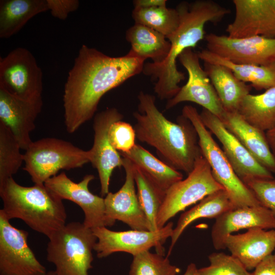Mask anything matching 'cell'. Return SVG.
I'll list each match as a JSON object with an SVG mask.
<instances>
[{
  "mask_svg": "<svg viewBox=\"0 0 275 275\" xmlns=\"http://www.w3.org/2000/svg\"><path fill=\"white\" fill-rule=\"evenodd\" d=\"M145 61L128 53L110 57L82 45L64 86L63 100L67 131L73 133L89 121L102 97L143 72Z\"/></svg>",
  "mask_w": 275,
  "mask_h": 275,
  "instance_id": "obj_1",
  "label": "cell"
},
{
  "mask_svg": "<svg viewBox=\"0 0 275 275\" xmlns=\"http://www.w3.org/2000/svg\"><path fill=\"white\" fill-rule=\"evenodd\" d=\"M138 98L139 111L133 113L136 138L154 148L163 162L188 175L202 154L193 126L183 116L177 123L168 120L151 94L141 91Z\"/></svg>",
  "mask_w": 275,
  "mask_h": 275,
  "instance_id": "obj_2",
  "label": "cell"
},
{
  "mask_svg": "<svg viewBox=\"0 0 275 275\" xmlns=\"http://www.w3.org/2000/svg\"><path fill=\"white\" fill-rule=\"evenodd\" d=\"M180 22L176 31L168 38L171 48L168 57L160 63L144 65L143 72L155 81L154 92L161 100H169L179 91L180 82L185 79L184 73L179 71L177 59L186 49L195 47L205 38V25L218 23L230 13V10L214 1L197 0L182 2L176 8Z\"/></svg>",
  "mask_w": 275,
  "mask_h": 275,
  "instance_id": "obj_3",
  "label": "cell"
},
{
  "mask_svg": "<svg viewBox=\"0 0 275 275\" xmlns=\"http://www.w3.org/2000/svg\"><path fill=\"white\" fill-rule=\"evenodd\" d=\"M0 196L3 203L1 210L9 220L21 219L48 238L66 224L63 200L44 184L24 186L10 177L0 184Z\"/></svg>",
  "mask_w": 275,
  "mask_h": 275,
  "instance_id": "obj_4",
  "label": "cell"
},
{
  "mask_svg": "<svg viewBox=\"0 0 275 275\" xmlns=\"http://www.w3.org/2000/svg\"><path fill=\"white\" fill-rule=\"evenodd\" d=\"M48 239L46 259L54 265L56 275H88L97 240L92 229L83 223L70 222Z\"/></svg>",
  "mask_w": 275,
  "mask_h": 275,
  "instance_id": "obj_5",
  "label": "cell"
},
{
  "mask_svg": "<svg viewBox=\"0 0 275 275\" xmlns=\"http://www.w3.org/2000/svg\"><path fill=\"white\" fill-rule=\"evenodd\" d=\"M184 118L193 126L203 156L208 162L215 179L224 187L235 208L261 205L252 191L235 173L223 150L204 124L200 113L192 105H185Z\"/></svg>",
  "mask_w": 275,
  "mask_h": 275,
  "instance_id": "obj_6",
  "label": "cell"
},
{
  "mask_svg": "<svg viewBox=\"0 0 275 275\" xmlns=\"http://www.w3.org/2000/svg\"><path fill=\"white\" fill-rule=\"evenodd\" d=\"M90 152L55 138L33 141L23 154V170L34 184H44L61 170L82 167L90 162Z\"/></svg>",
  "mask_w": 275,
  "mask_h": 275,
  "instance_id": "obj_7",
  "label": "cell"
},
{
  "mask_svg": "<svg viewBox=\"0 0 275 275\" xmlns=\"http://www.w3.org/2000/svg\"><path fill=\"white\" fill-rule=\"evenodd\" d=\"M224 189L215 179L211 168L201 154L187 177L173 184L166 191L157 217L158 229L169 219L187 207L200 201L208 195Z\"/></svg>",
  "mask_w": 275,
  "mask_h": 275,
  "instance_id": "obj_8",
  "label": "cell"
},
{
  "mask_svg": "<svg viewBox=\"0 0 275 275\" xmlns=\"http://www.w3.org/2000/svg\"><path fill=\"white\" fill-rule=\"evenodd\" d=\"M43 73L28 49L17 47L0 58V89L26 101L42 99Z\"/></svg>",
  "mask_w": 275,
  "mask_h": 275,
  "instance_id": "obj_9",
  "label": "cell"
},
{
  "mask_svg": "<svg viewBox=\"0 0 275 275\" xmlns=\"http://www.w3.org/2000/svg\"><path fill=\"white\" fill-rule=\"evenodd\" d=\"M173 223L170 222L155 231L131 230L115 231L105 227L92 229L97 238L94 251L99 258L116 252H125L133 256L155 247L157 253L164 256L162 244L171 237Z\"/></svg>",
  "mask_w": 275,
  "mask_h": 275,
  "instance_id": "obj_10",
  "label": "cell"
},
{
  "mask_svg": "<svg viewBox=\"0 0 275 275\" xmlns=\"http://www.w3.org/2000/svg\"><path fill=\"white\" fill-rule=\"evenodd\" d=\"M27 231L16 228L0 210V275H46L45 267L28 243Z\"/></svg>",
  "mask_w": 275,
  "mask_h": 275,
  "instance_id": "obj_11",
  "label": "cell"
},
{
  "mask_svg": "<svg viewBox=\"0 0 275 275\" xmlns=\"http://www.w3.org/2000/svg\"><path fill=\"white\" fill-rule=\"evenodd\" d=\"M178 59L187 72V81L175 96L168 100L166 108L170 109L182 102H192L221 120L225 111L206 72L200 64L198 53L188 48Z\"/></svg>",
  "mask_w": 275,
  "mask_h": 275,
  "instance_id": "obj_12",
  "label": "cell"
},
{
  "mask_svg": "<svg viewBox=\"0 0 275 275\" xmlns=\"http://www.w3.org/2000/svg\"><path fill=\"white\" fill-rule=\"evenodd\" d=\"M95 177L85 176L79 182L71 180L64 172L45 181V186L60 199L71 201L78 205L84 213V225L93 229L97 227H111L115 222L105 214L104 199L92 194L89 185Z\"/></svg>",
  "mask_w": 275,
  "mask_h": 275,
  "instance_id": "obj_13",
  "label": "cell"
},
{
  "mask_svg": "<svg viewBox=\"0 0 275 275\" xmlns=\"http://www.w3.org/2000/svg\"><path fill=\"white\" fill-rule=\"evenodd\" d=\"M205 39L207 50L234 63L266 65L275 62V38H232L210 33Z\"/></svg>",
  "mask_w": 275,
  "mask_h": 275,
  "instance_id": "obj_14",
  "label": "cell"
},
{
  "mask_svg": "<svg viewBox=\"0 0 275 275\" xmlns=\"http://www.w3.org/2000/svg\"><path fill=\"white\" fill-rule=\"evenodd\" d=\"M123 118V115L115 107L107 108L97 113L94 117V143L89 150L90 162L97 170L102 197L109 192V181L114 169L123 166V158L112 146L108 135L111 125Z\"/></svg>",
  "mask_w": 275,
  "mask_h": 275,
  "instance_id": "obj_15",
  "label": "cell"
},
{
  "mask_svg": "<svg viewBox=\"0 0 275 275\" xmlns=\"http://www.w3.org/2000/svg\"><path fill=\"white\" fill-rule=\"evenodd\" d=\"M200 115L206 127L222 144L224 153L242 182L250 179L274 178L272 173L252 156L217 116L204 108Z\"/></svg>",
  "mask_w": 275,
  "mask_h": 275,
  "instance_id": "obj_16",
  "label": "cell"
},
{
  "mask_svg": "<svg viewBox=\"0 0 275 275\" xmlns=\"http://www.w3.org/2000/svg\"><path fill=\"white\" fill-rule=\"evenodd\" d=\"M232 3L235 16L226 30L228 37L275 38V0H233Z\"/></svg>",
  "mask_w": 275,
  "mask_h": 275,
  "instance_id": "obj_17",
  "label": "cell"
},
{
  "mask_svg": "<svg viewBox=\"0 0 275 275\" xmlns=\"http://www.w3.org/2000/svg\"><path fill=\"white\" fill-rule=\"evenodd\" d=\"M122 158L125 180L118 191L109 192L105 196V214L112 221L115 223L116 220L121 221L132 230L150 231L136 193L133 163L129 159Z\"/></svg>",
  "mask_w": 275,
  "mask_h": 275,
  "instance_id": "obj_18",
  "label": "cell"
},
{
  "mask_svg": "<svg viewBox=\"0 0 275 275\" xmlns=\"http://www.w3.org/2000/svg\"><path fill=\"white\" fill-rule=\"evenodd\" d=\"M275 229V217L261 205L237 208L215 219L211 231L212 242L216 250L226 249V238L233 233L252 228Z\"/></svg>",
  "mask_w": 275,
  "mask_h": 275,
  "instance_id": "obj_19",
  "label": "cell"
},
{
  "mask_svg": "<svg viewBox=\"0 0 275 275\" xmlns=\"http://www.w3.org/2000/svg\"><path fill=\"white\" fill-rule=\"evenodd\" d=\"M42 106V99L24 100L0 89V122L11 130L21 149L25 151L33 142L30 133Z\"/></svg>",
  "mask_w": 275,
  "mask_h": 275,
  "instance_id": "obj_20",
  "label": "cell"
},
{
  "mask_svg": "<svg viewBox=\"0 0 275 275\" xmlns=\"http://www.w3.org/2000/svg\"><path fill=\"white\" fill-rule=\"evenodd\" d=\"M225 245L248 270L254 269L274 250L275 229L255 227L243 233L232 234L226 238Z\"/></svg>",
  "mask_w": 275,
  "mask_h": 275,
  "instance_id": "obj_21",
  "label": "cell"
},
{
  "mask_svg": "<svg viewBox=\"0 0 275 275\" xmlns=\"http://www.w3.org/2000/svg\"><path fill=\"white\" fill-rule=\"evenodd\" d=\"M221 120L262 166L275 173V157L264 131L249 124L237 112L225 111Z\"/></svg>",
  "mask_w": 275,
  "mask_h": 275,
  "instance_id": "obj_22",
  "label": "cell"
},
{
  "mask_svg": "<svg viewBox=\"0 0 275 275\" xmlns=\"http://www.w3.org/2000/svg\"><path fill=\"white\" fill-rule=\"evenodd\" d=\"M204 70L226 112H237L244 97L250 94L252 86L238 79L226 67L204 63Z\"/></svg>",
  "mask_w": 275,
  "mask_h": 275,
  "instance_id": "obj_23",
  "label": "cell"
},
{
  "mask_svg": "<svg viewBox=\"0 0 275 275\" xmlns=\"http://www.w3.org/2000/svg\"><path fill=\"white\" fill-rule=\"evenodd\" d=\"M126 39L130 43L128 53L152 63H162L168 57L171 43L162 34L146 26L135 23L127 30Z\"/></svg>",
  "mask_w": 275,
  "mask_h": 275,
  "instance_id": "obj_24",
  "label": "cell"
},
{
  "mask_svg": "<svg viewBox=\"0 0 275 275\" xmlns=\"http://www.w3.org/2000/svg\"><path fill=\"white\" fill-rule=\"evenodd\" d=\"M235 209L227 191L221 189L201 200L195 206L181 214L171 237V243L168 257L185 229L193 222L201 218H216L225 212Z\"/></svg>",
  "mask_w": 275,
  "mask_h": 275,
  "instance_id": "obj_25",
  "label": "cell"
},
{
  "mask_svg": "<svg viewBox=\"0 0 275 275\" xmlns=\"http://www.w3.org/2000/svg\"><path fill=\"white\" fill-rule=\"evenodd\" d=\"M48 10L46 0H1L0 38L11 37L33 17Z\"/></svg>",
  "mask_w": 275,
  "mask_h": 275,
  "instance_id": "obj_26",
  "label": "cell"
},
{
  "mask_svg": "<svg viewBox=\"0 0 275 275\" xmlns=\"http://www.w3.org/2000/svg\"><path fill=\"white\" fill-rule=\"evenodd\" d=\"M122 157L129 159L161 191L166 193L174 183L183 179L182 174L162 161L139 144L127 152H119Z\"/></svg>",
  "mask_w": 275,
  "mask_h": 275,
  "instance_id": "obj_27",
  "label": "cell"
},
{
  "mask_svg": "<svg viewBox=\"0 0 275 275\" xmlns=\"http://www.w3.org/2000/svg\"><path fill=\"white\" fill-rule=\"evenodd\" d=\"M204 63L221 65L229 68L240 80L249 82L258 90L275 87V62L266 65L237 64L221 57L207 49L198 52Z\"/></svg>",
  "mask_w": 275,
  "mask_h": 275,
  "instance_id": "obj_28",
  "label": "cell"
},
{
  "mask_svg": "<svg viewBox=\"0 0 275 275\" xmlns=\"http://www.w3.org/2000/svg\"><path fill=\"white\" fill-rule=\"evenodd\" d=\"M237 112L253 126L265 132L275 127V87L261 94L245 96Z\"/></svg>",
  "mask_w": 275,
  "mask_h": 275,
  "instance_id": "obj_29",
  "label": "cell"
},
{
  "mask_svg": "<svg viewBox=\"0 0 275 275\" xmlns=\"http://www.w3.org/2000/svg\"><path fill=\"white\" fill-rule=\"evenodd\" d=\"M132 16L135 23L157 31L167 39L176 31L180 22L177 10L167 6L134 8Z\"/></svg>",
  "mask_w": 275,
  "mask_h": 275,
  "instance_id": "obj_30",
  "label": "cell"
},
{
  "mask_svg": "<svg viewBox=\"0 0 275 275\" xmlns=\"http://www.w3.org/2000/svg\"><path fill=\"white\" fill-rule=\"evenodd\" d=\"M139 201L146 216L151 231L158 230L157 217L165 194L133 163Z\"/></svg>",
  "mask_w": 275,
  "mask_h": 275,
  "instance_id": "obj_31",
  "label": "cell"
},
{
  "mask_svg": "<svg viewBox=\"0 0 275 275\" xmlns=\"http://www.w3.org/2000/svg\"><path fill=\"white\" fill-rule=\"evenodd\" d=\"M20 149L11 130L0 122V184L12 177L24 162Z\"/></svg>",
  "mask_w": 275,
  "mask_h": 275,
  "instance_id": "obj_32",
  "label": "cell"
},
{
  "mask_svg": "<svg viewBox=\"0 0 275 275\" xmlns=\"http://www.w3.org/2000/svg\"><path fill=\"white\" fill-rule=\"evenodd\" d=\"M180 271L168 256L146 251L133 256L129 275H177Z\"/></svg>",
  "mask_w": 275,
  "mask_h": 275,
  "instance_id": "obj_33",
  "label": "cell"
},
{
  "mask_svg": "<svg viewBox=\"0 0 275 275\" xmlns=\"http://www.w3.org/2000/svg\"><path fill=\"white\" fill-rule=\"evenodd\" d=\"M210 265L197 269L196 275H252L236 257L224 253L208 256Z\"/></svg>",
  "mask_w": 275,
  "mask_h": 275,
  "instance_id": "obj_34",
  "label": "cell"
},
{
  "mask_svg": "<svg viewBox=\"0 0 275 275\" xmlns=\"http://www.w3.org/2000/svg\"><path fill=\"white\" fill-rule=\"evenodd\" d=\"M108 135L113 147L119 152H127L135 145V132L130 124L119 120L110 126Z\"/></svg>",
  "mask_w": 275,
  "mask_h": 275,
  "instance_id": "obj_35",
  "label": "cell"
},
{
  "mask_svg": "<svg viewBox=\"0 0 275 275\" xmlns=\"http://www.w3.org/2000/svg\"><path fill=\"white\" fill-rule=\"evenodd\" d=\"M243 182L254 194L260 205L269 209L275 217V178L250 179Z\"/></svg>",
  "mask_w": 275,
  "mask_h": 275,
  "instance_id": "obj_36",
  "label": "cell"
},
{
  "mask_svg": "<svg viewBox=\"0 0 275 275\" xmlns=\"http://www.w3.org/2000/svg\"><path fill=\"white\" fill-rule=\"evenodd\" d=\"M48 10L52 16L60 20H65L69 14L79 7L78 0H46Z\"/></svg>",
  "mask_w": 275,
  "mask_h": 275,
  "instance_id": "obj_37",
  "label": "cell"
},
{
  "mask_svg": "<svg viewBox=\"0 0 275 275\" xmlns=\"http://www.w3.org/2000/svg\"><path fill=\"white\" fill-rule=\"evenodd\" d=\"M252 275H275V253L265 258L254 269Z\"/></svg>",
  "mask_w": 275,
  "mask_h": 275,
  "instance_id": "obj_38",
  "label": "cell"
},
{
  "mask_svg": "<svg viewBox=\"0 0 275 275\" xmlns=\"http://www.w3.org/2000/svg\"><path fill=\"white\" fill-rule=\"evenodd\" d=\"M166 0H135L133 1L134 8H150L159 6H167Z\"/></svg>",
  "mask_w": 275,
  "mask_h": 275,
  "instance_id": "obj_39",
  "label": "cell"
},
{
  "mask_svg": "<svg viewBox=\"0 0 275 275\" xmlns=\"http://www.w3.org/2000/svg\"><path fill=\"white\" fill-rule=\"evenodd\" d=\"M265 133L270 148L275 157V127Z\"/></svg>",
  "mask_w": 275,
  "mask_h": 275,
  "instance_id": "obj_40",
  "label": "cell"
},
{
  "mask_svg": "<svg viewBox=\"0 0 275 275\" xmlns=\"http://www.w3.org/2000/svg\"><path fill=\"white\" fill-rule=\"evenodd\" d=\"M197 268L194 263H190L183 275H196Z\"/></svg>",
  "mask_w": 275,
  "mask_h": 275,
  "instance_id": "obj_41",
  "label": "cell"
},
{
  "mask_svg": "<svg viewBox=\"0 0 275 275\" xmlns=\"http://www.w3.org/2000/svg\"><path fill=\"white\" fill-rule=\"evenodd\" d=\"M46 275H56L54 271H49L47 272Z\"/></svg>",
  "mask_w": 275,
  "mask_h": 275,
  "instance_id": "obj_42",
  "label": "cell"
}]
</instances>
